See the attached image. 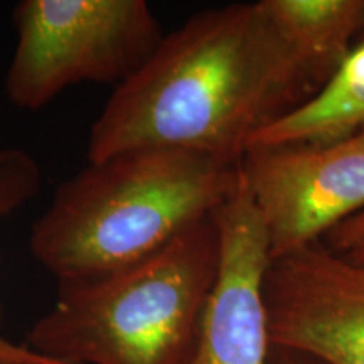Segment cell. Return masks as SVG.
I'll use <instances>...</instances> for the list:
<instances>
[{
  "instance_id": "cell-1",
  "label": "cell",
  "mask_w": 364,
  "mask_h": 364,
  "mask_svg": "<svg viewBox=\"0 0 364 364\" xmlns=\"http://www.w3.org/2000/svg\"><path fill=\"white\" fill-rule=\"evenodd\" d=\"M324 85L258 2L206 9L164 36L117 86L91 125L88 161L181 149L238 164L255 135Z\"/></svg>"
},
{
  "instance_id": "cell-2",
  "label": "cell",
  "mask_w": 364,
  "mask_h": 364,
  "mask_svg": "<svg viewBox=\"0 0 364 364\" xmlns=\"http://www.w3.org/2000/svg\"><path fill=\"white\" fill-rule=\"evenodd\" d=\"M240 162L181 149H136L90 162L59 186L31 250L59 284L142 260L235 193Z\"/></svg>"
},
{
  "instance_id": "cell-3",
  "label": "cell",
  "mask_w": 364,
  "mask_h": 364,
  "mask_svg": "<svg viewBox=\"0 0 364 364\" xmlns=\"http://www.w3.org/2000/svg\"><path fill=\"white\" fill-rule=\"evenodd\" d=\"M218 263L209 216L129 267L59 284L26 346L68 364H188Z\"/></svg>"
},
{
  "instance_id": "cell-4",
  "label": "cell",
  "mask_w": 364,
  "mask_h": 364,
  "mask_svg": "<svg viewBox=\"0 0 364 364\" xmlns=\"http://www.w3.org/2000/svg\"><path fill=\"white\" fill-rule=\"evenodd\" d=\"M9 102L39 110L78 83L129 80L164 38L145 0H21Z\"/></svg>"
},
{
  "instance_id": "cell-5",
  "label": "cell",
  "mask_w": 364,
  "mask_h": 364,
  "mask_svg": "<svg viewBox=\"0 0 364 364\" xmlns=\"http://www.w3.org/2000/svg\"><path fill=\"white\" fill-rule=\"evenodd\" d=\"M240 172L267 231L270 255L318 243L364 213V134L327 144L253 145Z\"/></svg>"
},
{
  "instance_id": "cell-6",
  "label": "cell",
  "mask_w": 364,
  "mask_h": 364,
  "mask_svg": "<svg viewBox=\"0 0 364 364\" xmlns=\"http://www.w3.org/2000/svg\"><path fill=\"white\" fill-rule=\"evenodd\" d=\"M263 299L272 346L327 364H364V257L318 241L273 258Z\"/></svg>"
},
{
  "instance_id": "cell-7",
  "label": "cell",
  "mask_w": 364,
  "mask_h": 364,
  "mask_svg": "<svg viewBox=\"0 0 364 364\" xmlns=\"http://www.w3.org/2000/svg\"><path fill=\"white\" fill-rule=\"evenodd\" d=\"M213 218L220 263L188 364H268L272 344L263 282L272 255L243 177Z\"/></svg>"
},
{
  "instance_id": "cell-8",
  "label": "cell",
  "mask_w": 364,
  "mask_h": 364,
  "mask_svg": "<svg viewBox=\"0 0 364 364\" xmlns=\"http://www.w3.org/2000/svg\"><path fill=\"white\" fill-rule=\"evenodd\" d=\"M263 14L287 44L327 81L356 46L364 0H262Z\"/></svg>"
},
{
  "instance_id": "cell-9",
  "label": "cell",
  "mask_w": 364,
  "mask_h": 364,
  "mask_svg": "<svg viewBox=\"0 0 364 364\" xmlns=\"http://www.w3.org/2000/svg\"><path fill=\"white\" fill-rule=\"evenodd\" d=\"M41 188L38 162L21 149H0V218L11 215L34 198ZM0 361L16 364H68L49 359L27 348L14 344L0 334Z\"/></svg>"
},
{
  "instance_id": "cell-10",
  "label": "cell",
  "mask_w": 364,
  "mask_h": 364,
  "mask_svg": "<svg viewBox=\"0 0 364 364\" xmlns=\"http://www.w3.org/2000/svg\"><path fill=\"white\" fill-rule=\"evenodd\" d=\"M326 245L338 253H353L364 248V213L349 218L326 236Z\"/></svg>"
},
{
  "instance_id": "cell-11",
  "label": "cell",
  "mask_w": 364,
  "mask_h": 364,
  "mask_svg": "<svg viewBox=\"0 0 364 364\" xmlns=\"http://www.w3.org/2000/svg\"><path fill=\"white\" fill-rule=\"evenodd\" d=\"M268 364H327V363L311 356V354L270 346V358H268Z\"/></svg>"
},
{
  "instance_id": "cell-12",
  "label": "cell",
  "mask_w": 364,
  "mask_h": 364,
  "mask_svg": "<svg viewBox=\"0 0 364 364\" xmlns=\"http://www.w3.org/2000/svg\"><path fill=\"white\" fill-rule=\"evenodd\" d=\"M356 44H364V26H363L361 33H359V36H358V41H356Z\"/></svg>"
},
{
  "instance_id": "cell-13",
  "label": "cell",
  "mask_w": 364,
  "mask_h": 364,
  "mask_svg": "<svg viewBox=\"0 0 364 364\" xmlns=\"http://www.w3.org/2000/svg\"><path fill=\"white\" fill-rule=\"evenodd\" d=\"M344 255H353V257H364V248H363V250H358V252H353V253H344Z\"/></svg>"
},
{
  "instance_id": "cell-14",
  "label": "cell",
  "mask_w": 364,
  "mask_h": 364,
  "mask_svg": "<svg viewBox=\"0 0 364 364\" xmlns=\"http://www.w3.org/2000/svg\"><path fill=\"white\" fill-rule=\"evenodd\" d=\"M0 364H16V363H7V361H0Z\"/></svg>"
},
{
  "instance_id": "cell-15",
  "label": "cell",
  "mask_w": 364,
  "mask_h": 364,
  "mask_svg": "<svg viewBox=\"0 0 364 364\" xmlns=\"http://www.w3.org/2000/svg\"><path fill=\"white\" fill-rule=\"evenodd\" d=\"M359 132H361V134H364V125H363V129H361V130H359Z\"/></svg>"
}]
</instances>
